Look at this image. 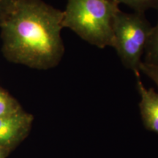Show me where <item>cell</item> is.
Segmentation results:
<instances>
[{"label": "cell", "instance_id": "cell-7", "mask_svg": "<svg viewBox=\"0 0 158 158\" xmlns=\"http://www.w3.org/2000/svg\"><path fill=\"white\" fill-rule=\"evenodd\" d=\"M22 110L19 102L0 86V117L13 115Z\"/></svg>", "mask_w": 158, "mask_h": 158}, {"label": "cell", "instance_id": "cell-4", "mask_svg": "<svg viewBox=\"0 0 158 158\" xmlns=\"http://www.w3.org/2000/svg\"><path fill=\"white\" fill-rule=\"evenodd\" d=\"M33 116L23 109L13 115L0 117V147L11 150L28 135Z\"/></svg>", "mask_w": 158, "mask_h": 158}, {"label": "cell", "instance_id": "cell-1", "mask_svg": "<svg viewBox=\"0 0 158 158\" xmlns=\"http://www.w3.org/2000/svg\"><path fill=\"white\" fill-rule=\"evenodd\" d=\"M63 11L43 0H18L0 25L7 60L37 70L56 67L64 54Z\"/></svg>", "mask_w": 158, "mask_h": 158}, {"label": "cell", "instance_id": "cell-2", "mask_svg": "<svg viewBox=\"0 0 158 158\" xmlns=\"http://www.w3.org/2000/svg\"><path fill=\"white\" fill-rule=\"evenodd\" d=\"M119 10L115 0H68L63 28L99 48L113 47L114 21Z\"/></svg>", "mask_w": 158, "mask_h": 158}, {"label": "cell", "instance_id": "cell-6", "mask_svg": "<svg viewBox=\"0 0 158 158\" xmlns=\"http://www.w3.org/2000/svg\"><path fill=\"white\" fill-rule=\"evenodd\" d=\"M143 63L158 67V21L155 27H152L150 31L144 51Z\"/></svg>", "mask_w": 158, "mask_h": 158}, {"label": "cell", "instance_id": "cell-3", "mask_svg": "<svg viewBox=\"0 0 158 158\" xmlns=\"http://www.w3.org/2000/svg\"><path fill=\"white\" fill-rule=\"evenodd\" d=\"M152 28L143 13L119 10L114 18L113 47L124 66L134 73H141L142 56Z\"/></svg>", "mask_w": 158, "mask_h": 158}, {"label": "cell", "instance_id": "cell-11", "mask_svg": "<svg viewBox=\"0 0 158 158\" xmlns=\"http://www.w3.org/2000/svg\"><path fill=\"white\" fill-rule=\"evenodd\" d=\"M11 150L0 147V158H6Z\"/></svg>", "mask_w": 158, "mask_h": 158}, {"label": "cell", "instance_id": "cell-8", "mask_svg": "<svg viewBox=\"0 0 158 158\" xmlns=\"http://www.w3.org/2000/svg\"><path fill=\"white\" fill-rule=\"evenodd\" d=\"M118 5L124 4L137 13H145L147 10H158V0H115Z\"/></svg>", "mask_w": 158, "mask_h": 158}, {"label": "cell", "instance_id": "cell-9", "mask_svg": "<svg viewBox=\"0 0 158 158\" xmlns=\"http://www.w3.org/2000/svg\"><path fill=\"white\" fill-rule=\"evenodd\" d=\"M140 72L143 73L147 77L155 83L158 87V67L144 64L142 62L140 67Z\"/></svg>", "mask_w": 158, "mask_h": 158}, {"label": "cell", "instance_id": "cell-10", "mask_svg": "<svg viewBox=\"0 0 158 158\" xmlns=\"http://www.w3.org/2000/svg\"><path fill=\"white\" fill-rule=\"evenodd\" d=\"M17 2L18 0H0V25Z\"/></svg>", "mask_w": 158, "mask_h": 158}, {"label": "cell", "instance_id": "cell-5", "mask_svg": "<svg viewBox=\"0 0 158 158\" xmlns=\"http://www.w3.org/2000/svg\"><path fill=\"white\" fill-rule=\"evenodd\" d=\"M136 86L141 97L140 113L146 129L158 133V92L147 89L141 79L140 73H135Z\"/></svg>", "mask_w": 158, "mask_h": 158}]
</instances>
